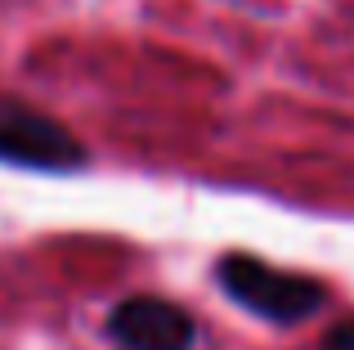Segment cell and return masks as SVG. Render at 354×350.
<instances>
[{"label": "cell", "instance_id": "cell-1", "mask_svg": "<svg viewBox=\"0 0 354 350\" xmlns=\"http://www.w3.org/2000/svg\"><path fill=\"white\" fill-rule=\"evenodd\" d=\"M216 283L234 306L251 310L265 324H305L328 306V283L310 279L296 270H278V265L260 261L251 252H225L216 261Z\"/></svg>", "mask_w": 354, "mask_h": 350}, {"label": "cell", "instance_id": "cell-2", "mask_svg": "<svg viewBox=\"0 0 354 350\" xmlns=\"http://www.w3.org/2000/svg\"><path fill=\"white\" fill-rule=\"evenodd\" d=\"M0 167L32 175H77L90 167V149L59 117L0 90Z\"/></svg>", "mask_w": 354, "mask_h": 350}, {"label": "cell", "instance_id": "cell-3", "mask_svg": "<svg viewBox=\"0 0 354 350\" xmlns=\"http://www.w3.org/2000/svg\"><path fill=\"white\" fill-rule=\"evenodd\" d=\"M104 333L121 350H193L198 346V319L171 297L139 292L108 310Z\"/></svg>", "mask_w": 354, "mask_h": 350}, {"label": "cell", "instance_id": "cell-4", "mask_svg": "<svg viewBox=\"0 0 354 350\" xmlns=\"http://www.w3.org/2000/svg\"><path fill=\"white\" fill-rule=\"evenodd\" d=\"M319 350H354V319H341V324H332L328 333H323Z\"/></svg>", "mask_w": 354, "mask_h": 350}]
</instances>
